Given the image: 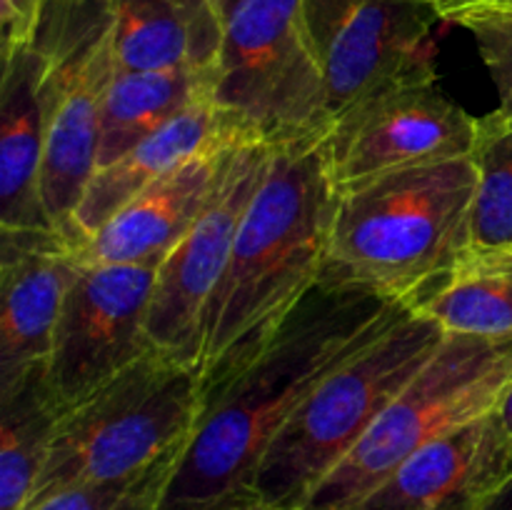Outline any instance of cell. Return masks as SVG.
<instances>
[{"label": "cell", "mask_w": 512, "mask_h": 510, "mask_svg": "<svg viewBox=\"0 0 512 510\" xmlns=\"http://www.w3.org/2000/svg\"><path fill=\"white\" fill-rule=\"evenodd\" d=\"M475 185L468 225V253L475 258L512 250V120L498 113L480 118L473 148Z\"/></svg>", "instance_id": "7402d4cb"}, {"label": "cell", "mask_w": 512, "mask_h": 510, "mask_svg": "<svg viewBox=\"0 0 512 510\" xmlns=\"http://www.w3.org/2000/svg\"><path fill=\"white\" fill-rule=\"evenodd\" d=\"M408 305L318 283L255 358L205 385L200 418L158 510H248L275 435L338 365L408 313Z\"/></svg>", "instance_id": "6da1fadb"}, {"label": "cell", "mask_w": 512, "mask_h": 510, "mask_svg": "<svg viewBox=\"0 0 512 510\" xmlns=\"http://www.w3.org/2000/svg\"><path fill=\"white\" fill-rule=\"evenodd\" d=\"M248 510H273V508H268V505H253V508H248Z\"/></svg>", "instance_id": "d6a6232c"}, {"label": "cell", "mask_w": 512, "mask_h": 510, "mask_svg": "<svg viewBox=\"0 0 512 510\" xmlns=\"http://www.w3.org/2000/svg\"><path fill=\"white\" fill-rule=\"evenodd\" d=\"M138 478L118 480V483L75 485V488L50 495V498L33 505L30 510H115Z\"/></svg>", "instance_id": "d4e9b609"}, {"label": "cell", "mask_w": 512, "mask_h": 510, "mask_svg": "<svg viewBox=\"0 0 512 510\" xmlns=\"http://www.w3.org/2000/svg\"><path fill=\"white\" fill-rule=\"evenodd\" d=\"M220 155L223 150L188 160L140 190L103 228L70 245L78 263L160 268L170 250L203 213L218 173Z\"/></svg>", "instance_id": "e0dca14e"}, {"label": "cell", "mask_w": 512, "mask_h": 510, "mask_svg": "<svg viewBox=\"0 0 512 510\" xmlns=\"http://www.w3.org/2000/svg\"><path fill=\"white\" fill-rule=\"evenodd\" d=\"M475 185L465 155L340 190L320 283L415 308L468 253Z\"/></svg>", "instance_id": "3957f363"}, {"label": "cell", "mask_w": 512, "mask_h": 510, "mask_svg": "<svg viewBox=\"0 0 512 510\" xmlns=\"http://www.w3.org/2000/svg\"><path fill=\"white\" fill-rule=\"evenodd\" d=\"M158 265H83L65 298L45 375L70 410L153 350L148 313Z\"/></svg>", "instance_id": "8fae6325"}, {"label": "cell", "mask_w": 512, "mask_h": 510, "mask_svg": "<svg viewBox=\"0 0 512 510\" xmlns=\"http://www.w3.org/2000/svg\"><path fill=\"white\" fill-rule=\"evenodd\" d=\"M203 398L198 368L148 350L90 398L65 410L25 510L75 485L143 475L188 443Z\"/></svg>", "instance_id": "5b68a950"}, {"label": "cell", "mask_w": 512, "mask_h": 510, "mask_svg": "<svg viewBox=\"0 0 512 510\" xmlns=\"http://www.w3.org/2000/svg\"><path fill=\"white\" fill-rule=\"evenodd\" d=\"M63 413L45 365L0 390V510L28 508Z\"/></svg>", "instance_id": "ffe728a7"}, {"label": "cell", "mask_w": 512, "mask_h": 510, "mask_svg": "<svg viewBox=\"0 0 512 510\" xmlns=\"http://www.w3.org/2000/svg\"><path fill=\"white\" fill-rule=\"evenodd\" d=\"M512 483V443L493 410L405 460L360 510H485Z\"/></svg>", "instance_id": "5bb4252c"}, {"label": "cell", "mask_w": 512, "mask_h": 510, "mask_svg": "<svg viewBox=\"0 0 512 510\" xmlns=\"http://www.w3.org/2000/svg\"><path fill=\"white\" fill-rule=\"evenodd\" d=\"M498 0H430L433 10L438 13L440 20L445 23H460L465 15L475 13V10H483L495 5Z\"/></svg>", "instance_id": "4316f807"}, {"label": "cell", "mask_w": 512, "mask_h": 510, "mask_svg": "<svg viewBox=\"0 0 512 510\" xmlns=\"http://www.w3.org/2000/svg\"><path fill=\"white\" fill-rule=\"evenodd\" d=\"M480 118L440 90L433 65L368 95L333 120L325 145L338 190L473 155Z\"/></svg>", "instance_id": "30bf717a"}, {"label": "cell", "mask_w": 512, "mask_h": 510, "mask_svg": "<svg viewBox=\"0 0 512 510\" xmlns=\"http://www.w3.org/2000/svg\"><path fill=\"white\" fill-rule=\"evenodd\" d=\"M413 310L438 323L445 335L512 340V273L460 260L455 273Z\"/></svg>", "instance_id": "44dd1931"}, {"label": "cell", "mask_w": 512, "mask_h": 510, "mask_svg": "<svg viewBox=\"0 0 512 510\" xmlns=\"http://www.w3.org/2000/svg\"><path fill=\"white\" fill-rule=\"evenodd\" d=\"M53 55L43 35L3 55L0 83V230H53L43 200ZM58 233V230H55Z\"/></svg>", "instance_id": "9a60e30c"}, {"label": "cell", "mask_w": 512, "mask_h": 510, "mask_svg": "<svg viewBox=\"0 0 512 510\" xmlns=\"http://www.w3.org/2000/svg\"><path fill=\"white\" fill-rule=\"evenodd\" d=\"M215 3H218V8H220V10H223V8H225V5H228V3H233V0H215Z\"/></svg>", "instance_id": "1f68e13d"}, {"label": "cell", "mask_w": 512, "mask_h": 510, "mask_svg": "<svg viewBox=\"0 0 512 510\" xmlns=\"http://www.w3.org/2000/svg\"><path fill=\"white\" fill-rule=\"evenodd\" d=\"M213 100L250 143L273 148L328 133L333 118L303 0L225 5Z\"/></svg>", "instance_id": "52a82bcc"}, {"label": "cell", "mask_w": 512, "mask_h": 510, "mask_svg": "<svg viewBox=\"0 0 512 510\" xmlns=\"http://www.w3.org/2000/svg\"><path fill=\"white\" fill-rule=\"evenodd\" d=\"M233 143H250V140H245L238 128L230 123L228 115L215 105L213 90L200 95L195 103L180 110L170 123L140 140L123 158L95 170L93 180L85 188L83 198L70 218L65 240L73 245L88 238L150 183L185 165L188 160L218 153Z\"/></svg>", "instance_id": "2e32d148"}, {"label": "cell", "mask_w": 512, "mask_h": 510, "mask_svg": "<svg viewBox=\"0 0 512 510\" xmlns=\"http://www.w3.org/2000/svg\"><path fill=\"white\" fill-rule=\"evenodd\" d=\"M50 0H0L3 55L33 45L43 30Z\"/></svg>", "instance_id": "cb8c5ba5"}, {"label": "cell", "mask_w": 512, "mask_h": 510, "mask_svg": "<svg viewBox=\"0 0 512 510\" xmlns=\"http://www.w3.org/2000/svg\"><path fill=\"white\" fill-rule=\"evenodd\" d=\"M493 418H495V423L500 425V430L505 433V438L512 443V375H510L508 383H505V388L500 390L498 400H495Z\"/></svg>", "instance_id": "83f0119b"}, {"label": "cell", "mask_w": 512, "mask_h": 510, "mask_svg": "<svg viewBox=\"0 0 512 510\" xmlns=\"http://www.w3.org/2000/svg\"><path fill=\"white\" fill-rule=\"evenodd\" d=\"M183 448L185 445H180L178 450H173V453H168L165 458H160L153 468L145 470L115 510H158L165 493V485H168L170 473H173Z\"/></svg>", "instance_id": "484cf974"}, {"label": "cell", "mask_w": 512, "mask_h": 510, "mask_svg": "<svg viewBox=\"0 0 512 510\" xmlns=\"http://www.w3.org/2000/svg\"><path fill=\"white\" fill-rule=\"evenodd\" d=\"M510 375L512 340L445 335L433 358L390 400L300 510H360L420 448L488 415Z\"/></svg>", "instance_id": "8992f818"}, {"label": "cell", "mask_w": 512, "mask_h": 510, "mask_svg": "<svg viewBox=\"0 0 512 510\" xmlns=\"http://www.w3.org/2000/svg\"><path fill=\"white\" fill-rule=\"evenodd\" d=\"M0 390L45 365L78 258L55 230H0Z\"/></svg>", "instance_id": "4fadbf2b"}, {"label": "cell", "mask_w": 512, "mask_h": 510, "mask_svg": "<svg viewBox=\"0 0 512 510\" xmlns=\"http://www.w3.org/2000/svg\"><path fill=\"white\" fill-rule=\"evenodd\" d=\"M40 35L53 55L43 200L65 238L98 170L103 103L118 68L103 0H50Z\"/></svg>", "instance_id": "ba28073f"}, {"label": "cell", "mask_w": 512, "mask_h": 510, "mask_svg": "<svg viewBox=\"0 0 512 510\" xmlns=\"http://www.w3.org/2000/svg\"><path fill=\"white\" fill-rule=\"evenodd\" d=\"M490 8H505V10H512V0H498V3L490 5Z\"/></svg>", "instance_id": "4dcf8cb0"}, {"label": "cell", "mask_w": 512, "mask_h": 510, "mask_svg": "<svg viewBox=\"0 0 512 510\" xmlns=\"http://www.w3.org/2000/svg\"><path fill=\"white\" fill-rule=\"evenodd\" d=\"M485 510H512V483Z\"/></svg>", "instance_id": "f546056e"}, {"label": "cell", "mask_w": 512, "mask_h": 510, "mask_svg": "<svg viewBox=\"0 0 512 510\" xmlns=\"http://www.w3.org/2000/svg\"><path fill=\"white\" fill-rule=\"evenodd\" d=\"M210 90L213 70H115L103 103L98 168L123 158Z\"/></svg>", "instance_id": "d6986e66"}, {"label": "cell", "mask_w": 512, "mask_h": 510, "mask_svg": "<svg viewBox=\"0 0 512 510\" xmlns=\"http://www.w3.org/2000/svg\"><path fill=\"white\" fill-rule=\"evenodd\" d=\"M305 30L325 80L330 118L433 65L430 0H303Z\"/></svg>", "instance_id": "7c38bea8"}, {"label": "cell", "mask_w": 512, "mask_h": 510, "mask_svg": "<svg viewBox=\"0 0 512 510\" xmlns=\"http://www.w3.org/2000/svg\"><path fill=\"white\" fill-rule=\"evenodd\" d=\"M325 135L270 148L268 168L205 318L203 385L228 378L255 358L320 283L340 200Z\"/></svg>", "instance_id": "7a4b0ae2"}, {"label": "cell", "mask_w": 512, "mask_h": 510, "mask_svg": "<svg viewBox=\"0 0 512 510\" xmlns=\"http://www.w3.org/2000/svg\"><path fill=\"white\" fill-rule=\"evenodd\" d=\"M118 70H215L223 10L215 0H103Z\"/></svg>", "instance_id": "ac0fdd59"}, {"label": "cell", "mask_w": 512, "mask_h": 510, "mask_svg": "<svg viewBox=\"0 0 512 510\" xmlns=\"http://www.w3.org/2000/svg\"><path fill=\"white\" fill-rule=\"evenodd\" d=\"M463 260H470V263H480V265H493V268H503L512 273V250L510 253H500V255H485V258H475V255H465Z\"/></svg>", "instance_id": "f1b7e54d"}, {"label": "cell", "mask_w": 512, "mask_h": 510, "mask_svg": "<svg viewBox=\"0 0 512 510\" xmlns=\"http://www.w3.org/2000/svg\"><path fill=\"white\" fill-rule=\"evenodd\" d=\"M458 25L473 33L480 58L493 75V83L500 93V108L495 113L512 120V10H475Z\"/></svg>", "instance_id": "603a6c76"}, {"label": "cell", "mask_w": 512, "mask_h": 510, "mask_svg": "<svg viewBox=\"0 0 512 510\" xmlns=\"http://www.w3.org/2000/svg\"><path fill=\"white\" fill-rule=\"evenodd\" d=\"M270 145L223 150L213 190L193 228L160 263L148 313L153 350L200 370L208 308L230 265L243 215L268 168Z\"/></svg>", "instance_id": "9c48e42d"}, {"label": "cell", "mask_w": 512, "mask_h": 510, "mask_svg": "<svg viewBox=\"0 0 512 510\" xmlns=\"http://www.w3.org/2000/svg\"><path fill=\"white\" fill-rule=\"evenodd\" d=\"M443 340L438 323L410 308L320 380L265 453L255 478L258 503L273 510L303 508Z\"/></svg>", "instance_id": "277c9868"}]
</instances>
